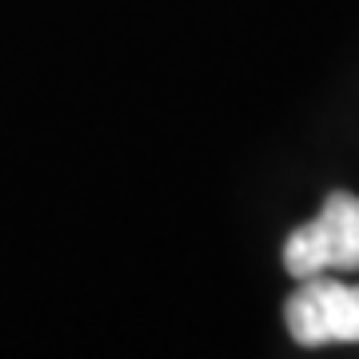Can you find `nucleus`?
Returning a JSON list of instances; mask_svg holds the SVG:
<instances>
[{"mask_svg": "<svg viewBox=\"0 0 359 359\" xmlns=\"http://www.w3.org/2000/svg\"><path fill=\"white\" fill-rule=\"evenodd\" d=\"M283 323L299 347L359 344V283L332 276L299 280V287L283 304Z\"/></svg>", "mask_w": 359, "mask_h": 359, "instance_id": "2", "label": "nucleus"}, {"mask_svg": "<svg viewBox=\"0 0 359 359\" xmlns=\"http://www.w3.org/2000/svg\"><path fill=\"white\" fill-rule=\"evenodd\" d=\"M283 268L292 280L359 271V196L327 192L320 216L283 240Z\"/></svg>", "mask_w": 359, "mask_h": 359, "instance_id": "1", "label": "nucleus"}]
</instances>
